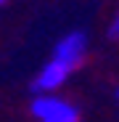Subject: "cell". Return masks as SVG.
Instances as JSON below:
<instances>
[{"instance_id":"4","label":"cell","mask_w":119,"mask_h":122,"mask_svg":"<svg viewBox=\"0 0 119 122\" xmlns=\"http://www.w3.org/2000/svg\"><path fill=\"white\" fill-rule=\"evenodd\" d=\"M109 37H119V11H116V16H114V21H111V27H109Z\"/></svg>"},{"instance_id":"6","label":"cell","mask_w":119,"mask_h":122,"mask_svg":"<svg viewBox=\"0 0 119 122\" xmlns=\"http://www.w3.org/2000/svg\"><path fill=\"white\" fill-rule=\"evenodd\" d=\"M0 5H3V0H0Z\"/></svg>"},{"instance_id":"2","label":"cell","mask_w":119,"mask_h":122,"mask_svg":"<svg viewBox=\"0 0 119 122\" xmlns=\"http://www.w3.org/2000/svg\"><path fill=\"white\" fill-rule=\"evenodd\" d=\"M85 53H87V37H85V32H69V35H64L56 43L53 61H58V64H64L69 72H74L85 61Z\"/></svg>"},{"instance_id":"5","label":"cell","mask_w":119,"mask_h":122,"mask_svg":"<svg viewBox=\"0 0 119 122\" xmlns=\"http://www.w3.org/2000/svg\"><path fill=\"white\" fill-rule=\"evenodd\" d=\"M116 101H119V90H116Z\"/></svg>"},{"instance_id":"3","label":"cell","mask_w":119,"mask_h":122,"mask_svg":"<svg viewBox=\"0 0 119 122\" xmlns=\"http://www.w3.org/2000/svg\"><path fill=\"white\" fill-rule=\"evenodd\" d=\"M69 69L64 66V64H58V61H48V64L40 69V74L34 77V82H32V90L37 93V96H45V93H56L58 88H61L66 80H69Z\"/></svg>"},{"instance_id":"1","label":"cell","mask_w":119,"mask_h":122,"mask_svg":"<svg viewBox=\"0 0 119 122\" xmlns=\"http://www.w3.org/2000/svg\"><path fill=\"white\" fill-rule=\"evenodd\" d=\"M32 117H37L40 122H79V109L71 106L66 98L56 96V93H45L37 96L29 106Z\"/></svg>"}]
</instances>
